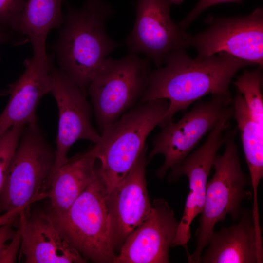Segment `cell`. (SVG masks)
I'll return each mask as SVG.
<instances>
[{"label": "cell", "mask_w": 263, "mask_h": 263, "mask_svg": "<svg viewBox=\"0 0 263 263\" xmlns=\"http://www.w3.org/2000/svg\"><path fill=\"white\" fill-rule=\"evenodd\" d=\"M218 54L193 59L185 49L175 50L166 56L164 67L152 71L140 104L163 98L169 101L159 126L164 127L178 112L206 94L231 95L229 85L235 75L254 66L227 53Z\"/></svg>", "instance_id": "1"}, {"label": "cell", "mask_w": 263, "mask_h": 263, "mask_svg": "<svg viewBox=\"0 0 263 263\" xmlns=\"http://www.w3.org/2000/svg\"><path fill=\"white\" fill-rule=\"evenodd\" d=\"M113 14L112 6L104 0H87L80 9L68 5L63 26L53 45L59 69L85 96L98 67L121 45L105 32V24Z\"/></svg>", "instance_id": "2"}, {"label": "cell", "mask_w": 263, "mask_h": 263, "mask_svg": "<svg viewBox=\"0 0 263 263\" xmlns=\"http://www.w3.org/2000/svg\"><path fill=\"white\" fill-rule=\"evenodd\" d=\"M169 106L163 98L140 104L102 130L94 146L101 162L97 174L108 194L134 166L148 135L159 125Z\"/></svg>", "instance_id": "3"}, {"label": "cell", "mask_w": 263, "mask_h": 263, "mask_svg": "<svg viewBox=\"0 0 263 263\" xmlns=\"http://www.w3.org/2000/svg\"><path fill=\"white\" fill-rule=\"evenodd\" d=\"M237 132V128H230L225 131L224 152L222 155L217 154L213 161L215 173L207 183L204 207L196 232L197 246L188 258V263H200L216 224L223 222L228 214L233 220H239L243 210L242 202L252 197V192L245 189L250 181L241 166L235 141Z\"/></svg>", "instance_id": "4"}, {"label": "cell", "mask_w": 263, "mask_h": 263, "mask_svg": "<svg viewBox=\"0 0 263 263\" xmlns=\"http://www.w3.org/2000/svg\"><path fill=\"white\" fill-rule=\"evenodd\" d=\"M107 195L98 175L66 211L51 217L62 237L85 259L94 263H113L116 256Z\"/></svg>", "instance_id": "5"}, {"label": "cell", "mask_w": 263, "mask_h": 263, "mask_svg": "<svg viewBox=\"0 0 263 263\" xmlns=\"http://www.w3.org/2000/svg\"><path fill=\"white\" fill-rule=\"evenodd\" d=\"M151 72L150 60L130 51L120 59L103 61L88 89L101 130L140 102Z\"/></svg>", "instance_id": "6"}, {"label": "cell", "mask_w": 263, "mask_h": 263, "mask_svg": "<svg viewBox=\"0 0 263 263\" xmlns=\"http://www.w3.org/2000/svg\"><path fill=\"white\" fill-rule=\"evenodd\" d=\"M56 150L38 125H27L9 163L0 196V212L47 198Z\"/></svg>", "instance_id": "7"}, {"label": "cell", "mask_w": 263, "mask_h": 263, "mask_svg": "<svg viewBox=\"0 0 263 263\" xmlns=\"http://www.w3.org/2000/svg\"><path fill=\"white\" fill-rule=\"evenodd\" d=\"M231 95L212 94L206 101H199L177 122L172 120L162 127L153 140L150 160L157 154L164 156L156 176L163 178L168 171L179 165L207 132L225 120L232 118Z\"/></svg>", "instance_id": "8"}, {"label": "cell", "mask_w": 263, "mask_h": 263, "mask_svg": "<svg viewBox=\"0 0 263 263\" xmlns=\"http://www.w3.org/2000/svg\"><path fill=\"white\" fill-rule=\"evenodd\" d=\"M205 31L190 35L189 47L200 57L225 52L254 65L263 66V10L255 9L246 16L207 17Z\"/></svg>", "instance_id": "9"}, {"label": "cell", "mask_w": 263, "mask_h": 263, "mask_svg": "<svg viewBox=\"0 0 263 263\" xmlns=\"http://www.w3.org/2000/svg\"><path fill=\"white\" fill-rule=\"evenodd\" d=\"M182 0H137L135 23L125 40L129 51L144 54L159 68L169 54L189 47L190 34L170 17L172 4Z\"/></svg>", "instance_id": "10"}, {"label": "cell", "mask_w": 263, "mask_h": 263, "mask_svg": "<svg viewBox=\"0 0 263 263\" xmlns=\"http://www.w3.org/2000/svg\"><path fill=\"white\" fill-rule=\"evenodd\" d=\"M229 127V120L222 121L210 131L203 145L169 170L168 180L170 182L178 181L183 175L186 176L189 182V192L171 246H183L187 256L189 255L188 243L191 237L190 225L193 219L203 211L208 177L214 158L225 143V133Z\"/></svg>", "instance_id": "11"}, {"label": "cell", "mask_w": 263, "mask_h": 263, "mask_svg": "<svg viewBox=\"0 0 263 263\" xmlns=\"http://www.w3.org/2000/svg\"><path fill=\"white\" fill-rule=\"evenodd\" d=\"M49 57L52 76L50 93L59 111L54 171L67 161L68 152L76 141L88 140L95 144L100 135L92 124V110L86 96L64 72L56 67L54 55Z\"/></svg>", "instance_id": "12"}, {"label": "cell", "mask_w": 263, "mask_h": 263, "mask_svg": "<svg viewBox=\"0 0 263 263\" xmlns=\"http://www.w3.org/2000/svg\"><path fill=\"white\" fill-rule=\"evenodd\" d=\"M148 217L126 238L113 263H169L179 222L163 198L155 199Z\"/></svg>", "instance_id": "13"}, {"label": "cell", "mask_w": 263, "mask_h": 263, "mask_svg": "<svg viewBox=\"0 0 263 263\" xmlns=\"http://www.w3.org/2000/svg\"><path fill=\"white\" fill-rule=\"evenodd\" d=\"M146 144L134 166L108 194L112 245L120 249L127 236L149 215L151 210L146 180Z\"/></svg>", "instance_id": "14"}, {"label": "cell", "mask_w": 263, "mask_h": 263, "mask_svg": "<svg viewBox=\"0 0 263 263\" xmlns=\"http://www.w3.org/2000/svg\"><path fill=\"white\" fill-rule=\"evenodd\" d=\"M31 44L33 55L25 61V71L4 93L10 97L0 115V135L15 124L37 125V106L41 98L51 92L50 61L45 43Z\"/></svg>", "instance_id": "15"}, {"label": "cell", "mask_w": 263, "mask_h": 263, "mask_svg": "<svg viewBox=\"0 0 263 263\" xmlns=\"http://www.w3.org/2000/svg\"><path fill=\"white\" fill-rule=\"evenodd\" d=\"M19 257L25 263H84L85 259L61 235L48 213L26 208L19 215Z\"/></svg>", "instance_id": "16"}, {"label": "cell", "mask_w": 263, "mask_h": 263, "mask_svg": "<svg viewBox=\"0 0 263 263\" xmlns=\"http://www.w3.org/2000/svg\"><path fill=\"white\" fill-rule=\"evenodd\" d=\"M239 221L213 232L203 263H262L263 248L259 244L252 211L243 210Z\"/></svg>", "instance_id": "17"}, {"label": "cell", "mask_w": 263, "mask_h": 263, "mask_svg": "<svg viewBox=\"0 0 263 263\" xmlns=\"http://www.w3.org/2000/svg\"><path fill=\"white\" fill-rule=\"evenodd\" d=\"M94 146L76 155L52 172L47 189L50 200L48 215L54 217L66 211L88 186L96 179Z\"/></svg>", "instance_id": "18"}, {"label": "cell", "mask_w": 263, "mask_h": 263, "mask_svg": "<svg viewBox=\"0 0 263 263\" xmlns=\"http://www.w3.org/2000/svg\"><path fill=\"white\" fill-rule=\"evenodd\" d=\"M232 117L237 124L252 188L253 207L258 208V188L263 177V128L251 116L242 94L237 91L232 98Z\"/></svg>", "instance_id": "19"}, {"label": "cell", "mask_w": 263, "mask_h": 263, "mask_svg": "<svg viewBox=\"0 0 263 263\" xmlns=\"http://www.w3.org/2000/svg\"><path fill=\"white\" fill-rule=\"evenodd\" d=\"M64 0H27L17 32L28 37L31 42L45 43L49 31L63 21Z\"/></svg>", "instance_id": "20"}, {"label": "cell", "mask_w": 263, "mask_h": 263, "mask_svg": "<svg viewBox=\"0 0 263 263\" xmlns=\"http://www.w3.org/2000/svg\"><path fill=\"white\" fill-rule=\"evenodd\" d=\"M262 68L258 66L253 70H244L233 84L243 95L253 120L263 128Z\"/></svg>", "instance_id": "21"}, {"label": "cell", "mask_w": 263, "mask_h": 263, "mask_svg": "<svg viewBox=\"0 0 263 263\" xmlns=\"http://www.w3.org/2000/svg\"><path fill=\"white\" fill-rule=\"evenodd\" d=\"M26 126L15 124L0 135V196L9 163Z\"/></svg>", "instance_id": "22"}, {"label": "cell", "mask_w": 263, "mask_h": 263, "mask_svg": "<svg viewBox=\"0 0 263 263\" xmlns=\"http://www.w3.org/2000/svg\"><path fill=\"white\" fill-rule=\"evenodd\" d=\"M27 0H0V25L17 31Z\"/></svg>", "instance_id": "23"}, {"label": "cell", "mask_w": 263, "mask_h": 263, "mask_svg": "<svg viewBox=\"0 0 263 263\" xmlns=\"http://www.w3.org/2000/svg\"><path fill=\"white\" fill-rule=\"evenodd\" d=\"M243 0H200L192 11L187 16L178 24L183 30L186 29L192 23L196 18L206 9L221 3H239Z\"/></svg>", "instance_id": "24"}, {"label": "cell", "mask_w": 263, "mask_h": 263, "mask_svg": "<svg viewBox=\"0 0 263 263\" xmlns=\"http://www.w3.org/2000/svg\"><path fill=\"white\" fill-rule=\"evenodd\" d=\"M22 241V230L19 225L17 230L7 244L0 258V263H15L19 252Z\"/></svg>", "instance_id": "25"}, {"label": "cell", "mask_w": 263, "mask_h": 263, "mask_svg": "<svg viewBox=\"0 0 263 263\" xmlns=\"http://www.w3.org/2000/svg\"><path fill=\"white\" fill-rule=\"evenodd\" d=\"M14 221L0 226V258L5 248L7 242L13 237L16 231L13 228Z\"/></svg>", "instance_id": "26"}, {"label": "cell", "mask_w": 263, "mask_h": 263, "mask_svg": "<svg viewBox=\"0 0 263 263\" xmlns=\"http://www.w3.org/2000/svg\"><path fill=\"white\" fill-rule=\"evenodd\" d=\"M25 207L15 208L12 210L4 213L0 215V226L2 225L13 222L19 213L25 209Z\"/></svg>", "instance_id": "27"}, {"label": "cell", "mask_w": 263, "mask_h": 263, "mask_svg": "<svg viewBox=\"0 0 263 263\" xmlns=\"http://www.w3.org/2000/svg\"><path fill=\"white\" fill-rule=\"evenodd\" d=\"M6 38V36L2 30L1 26L0 25V44L5 41Z\"/></svg>", "instance_id": "28"}]
</instances>
